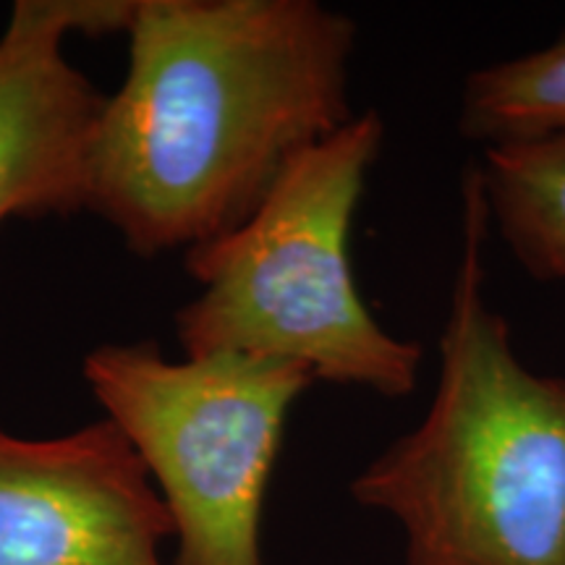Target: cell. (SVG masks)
Wrapping results in <instances>:
<instances>
[{
	"label": "cell",
	"mask_w": 565,
	"mask_h": 565,
	"mask_svg": "<svg viewBox=\"0 0 565 565\" xmlns=\"http://www.w3.org/2000/svg\"><path fill=\"white\" fill-rule=\"evenodd\" d=\"M126 38L89 212L139 257L242 225L303 150L356 116V21L320 0H134Z\"/></svg>",
	"instance_id": "obj_1"
},
{
	"label": "cell",
	"mask_w": 565,
	"mask_h": 565,
	"mask_svg": "<svg viewBox=\"0 0 565 565\" xmlns=\"http://www.w3.org/2000/svg\"><path fill=\"white\" fill-rule=\"evenodd\" d=\"M487 236L469 171L433 401L351 482L401 526L404 565H565V380L521 362L490 307Z\"/></svg>",
	"instance_id": "obj_2"
},
{
	"label": "cell",
	"mask_w": 565,
	"mask_h": 565,
	"mask_svg": "<svg viewBox=\"0 0 565 565\" xmlns=\"http://www.w3.org/2000/svg\"><path fill=\"white\" fill-rule=\"evenodd\" d=\"M385 145L362 110L303 150L236 228L183 252L200 294L175 312L186 356L242 353L296 364L315 383L406 398L422 343L393 335L359 294L351 228Z\"/></svg>",
	"instance_id": "obj_3"
},
{
	"label": "cell",
	"mask_w": 565,
	"mask_h": 565,
	"mask_svg": "<svg viewBox=\"0 0 565 565\" xmlns=\"http://www.w3.org/2000/svg\"><path fill=\"white\" fill-rule=\"evenodd\" d=\"M82 377L171 513L173 565H265L267 487L312 374L242 353L171 362L137 341L95 345Z\"/></svg>",
	"instance_id": "obj_4"
},
{
	"label": "cell",
	"mask_w": 565,
	"mask_h": 565,
	"mask_svg": "<svg viewBox=\"0 0 565 565\" xmlns=\"http://www.w3.org/2000/svg\"><path fill=\"white\" fill-rule=\"evenodd\" d=\"M171 513L110 419L68 435L0 427V565H166Z\"/></svg>",
	"instance_id": "obj_5"
},
{
	"label": "cell",
	"mask_w": 565,
	"mask_h": 565,
	"mask_svg": "<svg viewBox=\"0 0 565 565\" xmlns=\"http://www.w3.org/2000/svg\"><path fill=\"white\" fill-rule=\"evenodd\" d=\"M134 0H17L0 32V225L89 212L105 95L66 55L68 34L124 32Z\"/></svg>",
	"instance_id": "obj_6"
},
{
	"label": "cell",
	"mask_w": 565,
	"mask_h": 565,
	"mask_svg": "<svg viewBox=\"0 0 565 565\" xmlns=\"http://www.w3.org/2000/svg\"><path fill=\"white\" fill-rule=\"evenodd\" d=\"M490 233L536 282L565 280V139L482 150L471 168Z\"/></svg>",
	"instance_id": "obj_7"
},
{
	"label": "cell",
	"mask_w": 565,
	"mask_h": 565,
	"mask_svg": "<svg viewBox=\"0 0 565 565\" xmlns=\"http://www.w3.org/2000/svg\"><path fill=\"white\" fill-rule=\"evenodd\" d=\"M456 124L482 150L565 139V30L536 51L471 71L458 95Z\"/></svg>",
	"instance_id": "obj_8"
}]
</instances>
